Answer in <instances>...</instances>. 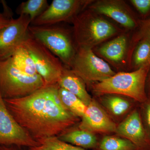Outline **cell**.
Here are the masks:
<instances>
[{
	"instance_id": "4",
	"label": "cell",
	"mask_w": 150,
	"mask_h": 150,
	"mask_svg": "<svg viewBox=\"0 0 150 150\" xmlns=\"http://www.w3.org/2000/svg\"><path fill=\"white\" fill-rule=\"evenodd\" d=\"M28 30L33 37L46 46L65 66L70 68L77 50L73 32L59 24L30 25Z\"/></svg>"
},
{
	"instance_id": "22",
	"label": "cell",
	"mask_w": 150,
	"mask_h": 150,
	"mask_svg": "<svg viewBox=\"0 0 150 150\" xmlns=\"http://www.w3.org/2000/svg\"><path fill=\"white\" fill-rule=\"evenodd\" d=\"M133 65L138 68L150 65V40L140 41L133 57Z\"/></svg>"
},
{
	"instance_id": "21",
	"label": "cell",
	"mask_w": 150,
	"mask_h": 150,
	"mask_svg": "<svg viewBox=\"0 0 150 150\" xmlns=\"http://www.w3.org/2000/svg\"><path fill=\"white\" fill-rule=\"evenodd\" d=\"M39 145L29 150H86L83 148L70 144L59 139L57 137H52L38 141Z\"/></svg>"
},
{
	"instance_id": "11",
	"label": "cell",
	"mask_w": 150,
	"mask_h": 150,
	"mask_svg": "<svg viewBox=\"0 0 150 150\" xmlns=\"http://www.w3.org/2000/svg\"><path fill=\"white\" fill-rule=\"evenodd\" d=\"M88 8L98 14L112 18L126 28L132 29L137 26L136 20L123 1H98L90 4Z\"/></svg>"
},
{
	"instance_id": "12",
	"label": "cell",
	"mask_w": 150,
	"mask_h": 150,
	"mask_svg": "<svg viewBox=\"0 0 150 150\" xmlns=\"http://www.w3.org/2000/svg\"><path fill=\"white\" fill-rule=\"evenodd\" d=\"M79 128L93 133L115 132L117 126L94 100L87 105Z\"/></svg>"
},
{
	"instance_id": "1",
	"label": "cell",
	"mask_w": 150,
	"mask_h": 150,
	"mask_svg": "<svg viewBox=\"0 0 150 150\" xmlns=\"http://www.w3.org/2000/svg\"><path fill=\"white\" fill-rule=\"evenodd\" d=\"M59 88L57 83L23 97L4 98L17 122L37 141L58 137L78 120L62 104Z\"/></svg>"
},
{
	"instance_id": "7",
	"label": "cell",
	"mask_w": 150,
	"mask_h": 150,
	"mask_svg": "<svg viewBox=\"0 0 150 150\" xmlns=\"http://www.w3.org/2000/svg\"><path fill=\"white\" fill-rule=\"evenodd\" d=\"M70 69L85 83L101 81L116 73L106 62L94 53L91 48L80 47Z\"/></svg>"
},
{
	"instance_id": "25",
	"label": "cell",
	"mask_w": 150,
	"mask_h": 150,
	"mask_svg": "<svg viewBox=\"0 0 150 150\" xmlns=\"http://www.w3.org/2000/svg\"><path fill=\"white\" fill-rule=\"evenodd\" d=\"M131 2L141 13H147L150 10V0H131Z\"/></svg>"
},
{
	"instance_id": "16",
	"label": "cell",
	"mask_w": 150,
	"mask_h": 150,
	"mask_svg": "<svg viewBox=\"0 0 150 150\" xmlns=\"http://www.w3.org/2000/svg\"><path fill=\"white\" fill-rule=\"evenodd\" d=\"M57 137L63 142L83 149L94 148L97 144L96 137L93 133L79 128L65 131Z\"/></svg>"
},
{
	"instance_id": "28",
	"label": "cell",
	"mask_w": 150,
	"mask_h": 150,
	"mask_svg": "<svg viewBox=\"0 0 150 150\" xmlns=\"http://www.w3.org/2000/svg\"><path fill=\"white\" fill-rule=\"evenodd\" d=\"M19 147L14 146H4L0 145V150H21Z\"/></svg>"
},
{
	"instance_id": "15",
	"label": "cell",
	"mask_w": 150,
	"mask_h": 150,
	"mask_svg": "<svg viewBox=\"0 0 150 150\" xmlns=\"http://www.w3.org/2000/svg\"><path fill=\"white\" fill-rule=\"evenodd\" d=\"M128 38L125 35H120L105 43L98 49V53L111 63L118 64L122 62L128 49Z\"/></svg>"
},
{
	"instance_id": "24",
	"label": "cell",
	"mask_w": 150,
	"mask_h": 150,
	"mask_svg": "<svg viewBox=\"0 0 150 150\" xmlns=\"http://www.w3.org/2000/svg\"><path fill=\"white\" fill-rule=\"evenodd\" d=\"M145 39L150 40V19L144 22L140 28L139 31L132 38L131 41V49L128 51V55L130 54V51L132 50L135 43Z\"/></svg>"
},
{
	"instance_id": "2",
	"label": "cell",
	"mask_w": 150,
	"mask_h": 150,
	"mask_svg": "<svg viewBox=\"0 0 150 150\" xmlns=\"http://www.w3.org/2000/svg\"><path fill=\"white\" fill-rule=\"evenodd\" d=\"M91 10H83L73 21V37L77 48H91L117 35L120 29Z\"/></svg>"
},
{
	"instance_id": "13",
	"label": "cell",
	"mask_w": 150,
	"mask_h": 150,
	"mask_svg": "<svg viewBox=\"0 0 150 150\" xmlns=\"http://www.w3.org/2000/svg\"><path fill=\"white\" fill-rule=\"evenodd\" d=\"M115 133L134 144L140 146L146 140V134L139 112L134 110L118 126Z\"/></svg>"
},
{
	"instance_id": "18",
	"label": "cell",
	"mask_w": 150,
	"mask_h": 150,
	"mask_svg": "<svg viewBox=\"0 0 150 150\" xmlns=\"http://www.w3.org/2000/svg\"><path fill=\"white\" fill-rule=\"evenodd\" d=\"M59 94L64 106L77 117L82 118L84 114L87 105L77 96L59 87Z\"/></svg>"
},
{
	"instance_id": "3",
	"label": "cell",
	"mask_w": 150,
	"mask_h": 150,
	"mask_svg": "<svg viewBox=\"0 0 150 150\" xmlns=\"http://www.w3.org/2000/svg\"><path fill=\"white\" fill-rule=\"evenodd\" d=\"M150 65L137 69L131 72H120L93 86L95 92L125 96L138 102L147 99L145 85Z\"/></svg>"
},
{
	"instance_id": "19",
	"label": "cell",
	"mask_w": 150,
	"mask_h": 150,
	"mask_svg": "<svg viewBox=\"0 0 150 150\" xmlns=\"http://www.w3.org/2000/svg\"><path fill=\"white\" fill-rule=\"evenodd\" d=\"M48 6L47 0H28L21 3L18 6L16 12L19 16H29L32 22L42 14Z\"/></svg>"
},
{
	"instance_id": "14",
	"label": "cell",
	"mask_w": 150,
	"mask_h": 150,
	"mask_svg": "<svg viewBox=\"0 0 150 150\" xmlns=\"http://www.w3.org/2000/svg\"><path fill=\"white\" fill-rule=\"evenodd\" d=\"M59 86L75 95L86 105L92 100L86 89L85 83L72 70L64 66L62 76L58 83Z\"/></svg>"
},
{
	"instance_id": "20",
	"label": "cell",
	"mask_w": 150,
	"mask_h": 150,
	"mask_svg": "<svg viewBox=\"0 0 150 150\" xmlns=\"http://www.w3.org/2000/svg\"><path fill=\"white\" fill-rule=\"evenodd\" d=\"M137 146L129 140L113 136H106L99 145L100 150H135Z\"/></svg>"
},
{
	"instance_id": "26",
	"label": "cell",
	"mask_w": 150,
	"mask_h": 150,
	"mask_svg": "<svg viewBox=\"0 0 150 150\" xmlns=\"http://www.w3.org/2000/svg\"><path fill=\"white\" fill-rule=\"evenodd\" d=\"M12 18L4 11L3 13H0V30L7 26Z\"/></svg>"
},
{
	"instance_id": "17",
	"label": "cell",
	"mask_w": 150,
	"mask_h": 150,
	"mask_svg": "<svg viewBox=\"0 0 150 150\" xmlns=\"http://www.w3.org/2000/svg\"><path fill=\"white\" fill-rule=\"evenodd\" d=\"M11 58L14 66L23 72L30 76L38 74L33 59L22 45L18 48Z\"/></svg>"
},
{
	"instance_id": "6",
	"label": "cell",
	"mask_w": 150,
	"mask_h": 150,
	"mask_svg": "<svg viewBox=\"0 0 150 150\" xmlns=\"http://www.w3.org/2000/svg\"><path fill=\"white\" fill-rule=\"evenodd\" d=\"M22 45L32 57L38 74L43 79L45 86L58 83L64 67L61 60L30 34Z\"/></svg>"
},
{
	"instance_id": "9",
	"label": "cell",
	"mask_w": 150,
	"mask_h": 150,
	"mask_svg": "<svg viewBox=\"0 0 150 150\" xmlns=\"http://www.w3.org/2000/svg\"><path fill=\"white\" fill-rule=\"evenodd\" d=\"M83 0H54L42 14L31 25H46L64 22L72 23L74 19L91 3Z\"/></svg>"
},
{
	"instance_id": "23",
	"label": "cell",
	"mask_w": 150,
	"mask_h": 150,
	"mask_svg": "<svg viewBox=\"0 0 150 150\" xmlns=\"http://www.w3.org/2000/svg\"><path fill=\"white\" fill-rule=\"evenodd\" d=\"M105 102L110 111L116 115L124 114L129 110L130 107L129 102L120 97H109L106 98Z\"/></svg>"
},
{
	"instance_id": "8",
	"label": "cell",
	"mask_w": 150,
	"mask_h": 150,
	"mask_svg": "<svg viewBox=\"0 0 150 150\" xmlns=\"http://www.w3.org/2000/svg\"><path fill=\"white\" fill-rule=\"evenodd\" d=\"M39 143L21 127L9 111L0 91V145L35 147Z\"/></svg>"
},
{
	"instance_id": "5",
	"label": "cell",
	"mask_w": 150,
	"mask_h": 150,
	"mask_svg": "<svg viewBox=\"0 0 150 150\" xmlns=\"http://www.w3.org/2000/svg\"><path fill=\"white\" fill-rule=\"evenodd\" d=\"M45 86L40 75L23 72L14 66L11 57L0 60V91L4 99L27 96Z\"/></svg>"
},
{
	"instance_id": "10",
	"label": "cell",
	"mask_w": 150,
	"mask_h": 150,
	"mask_svg": "<svg viewBox=\"0 0 150 150\" xmlns=\"http://www.w3.org/2000/svg\"><path fill=\"white\" fill-rule=\"evenodd\" d=\"M29 16L21 15L11 19L9 23L0 30V60L10 58L29 37L31 24Z\"/></svg>"
},
{
	"instance_id": "27",
	"label": "cell",
	"mask_w": 150,
	"mask_h": 150,
	"mask_svg": "<svg viewBox=\"0 0 150 150\" xmlns=\"http://www.w3.org/2000/svg\"><path fill=\"white\" fill-rule=\"evenodd\" d=\"M146 114V121L147 124L148 128L150 131V102L147 105L145 111Z\"/></svg>"
}]
</instances>
